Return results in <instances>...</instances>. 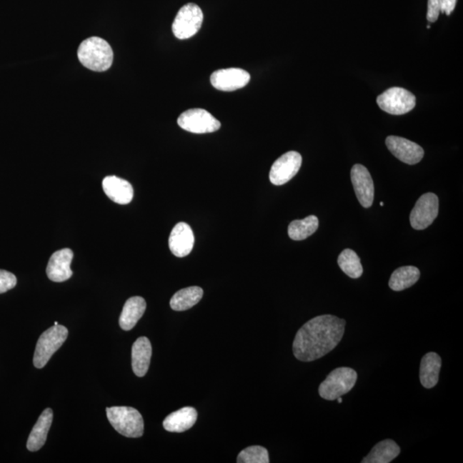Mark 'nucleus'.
<instances>
[{
	"mask_svg": "<svg viewBox=\"0 0 463 463\" xmlns=\"http://www.w3.org/2000/svg\"><path fill=\"white\" fill-rule=\"evenodd\" d=\"M346 321L333 315H321L307 322L296 334L293 343L295 358L314 362L329 353L342 341Z\"/></svg>",
	"mask_w": 463,
	"mask_h": 463,
	"instance_id": "obj_1",
	"label": "nucleus"
},
{
	"mask_svg": "<svg viewBox=\"0 0 463 463\" xmlns=\"http://www.w3.org/2000/svg\"><path fill=\"white\" fill-rule=\"evenodd\" d=\"M77 57L89 70L105 71L114 61V51L111 46L100 37H90L81 43Z\"/></svg>",
	"mask_w": 463,
	"mask_h": 463,
	"instance_id": "obj_2",
	"label": "nucleus"
},
{
	"mask_svg": "<svg viewBox=\"0 0 463 463\" xmlns=\"http://www.w3.org/2000/svg\"><path fill=\"white\" fill-rule=\"evenodd\" d=\"M106 415L111 426L120 434L127 437H140L144 434V423L139 411L131 407H107Z\"/></svg>",
	"mask_w": 463,
	"mask_h": 463,
	"instance_id": "obj_3",
	"label": "nucleus"
},
{
	"mask_svg": "<svg viewBox=\"0 0 463 463\" xmlns=\"http://www.w3.org/2000/svg\"><path fill=\"white\" fill-rule=\"evenodd\" d=\"M358 375L354 369L340 367L334 369L319 386L320 397L334 401L349 393L357 381Z\"/></svg>",
	"mask_w": 463,
	"mask_h": 463,
	"instance_id": "obj_4",
	"label": "nucleus"
},
{
	"mask_svg": "<svg viewBox=\"0 0 463 463\" xmlns=\"http://www.w3.org/2000/svg\"><path fill=\"white\" fill-rule=\"evenodd\" d=\"M68 337V329L63 325H54L46 329L37 342L34 355V366L43 368L51 356L60 349Z\"/></svg>",
	"mask_w": 463,
	"mask_h": 463,
	"instance_id": "obj_5",
	"label": "nucleus"
},
{
	"mask_svg": "<svg viewBox=\"0 0 463 463\" xmlns=\"http://www.w3.org/2000/svg\"><path fill=\"white\" fill-rule=\"evenodd\" d=\"M204 14L196 4L189 3L184 6L176 15L171 29L179 40L194 36L203 24Z\"/></svg>",
	"mask_w": 463,
	"mask_h": 463,
	"instance_id": "obj_6",
	"label": "nucleus"
},
{
	"mask_svg": "<svg viewBox=\"0 0 463 463\" xmlns=\"http://www.w3.org/2000/svg\"><path fill=\"white\" fill-rule=\"evenodd\" d=\"M377 105L386 113L402 115L414 109L416 98L414 94L405 89L390 88L377 98Z\"/></svg>",
	"mask_w": 463,
	"mask_h": 463,
	"instance_id": "obj_7",
	"label": "nucleus"
},
{
	"mask_svg": "<svg viewBox=\"0 0 463 463\" xmlns=\"http://www.w3.org/2000/svg\"><path fill=\"white\" fill-rule=\"evenodd\" d=\"M178 124L184 131L196 134L214 132L221 128V122L208 111L201 109L184 111L178 119Z\"/></svg>",
	"mask_w": 463,
	"mask_h": 463,
	"instance_id": "obj_8",
	"label": "nucleus"
},
{
	"mask_svg": "<svg viewBox=\"0 0 463 463\" xmlns=\"http://www.w3.org/2000/svg\"><path fill=\"white\" fill-rule=\"evenodd\" d=\"M439 197L434 193H426L419 197L410 214L412 227L423 230L432 224L439 214Z\"/></svg>",
	"mask_w": 463,
	"mask_h": 463,
	"instance_id": "obj_9",
	"label": "nucleus"
},
{
	"mask_svg": "<svg viewBox=\"0 0 463 463\" xmlns=\"http://www.w3.org/2000/svg\"><path fill=\"white\" fill-rule=\"evenodd\" d=\"M302 164V156L298 152L289 151L278 158L269 171V179L274 186H282L298 174Z\"/></svg>",
	"mask_w": 463,
	"mask_h": 463,
	"instance_id": "obj_10",
	"label": "nucleus"
},
{
	"mask_svg": "<svg viewBox=\"0 0 463 463\" xmlns=\"http://www.w3.org/2000/svg\"><path fill=\"white\" fill-rule=\"evenodd\" d=\"M250 79V74L239 68L222 69L214 71L210 76L213 87L226 92L246 87Z\"/></svg>",
	"mask_w": 463,
	"mask_h": 463,
	"instance_id": "obj_11",
	"label": "nucleus"
},
{
	"mask_svg": "<svg viewBox=\"0 0 463 463\" xmlns=\"http://www.w3.org/2000/svg\"><path fill=\"white\" fill-rule=\"evenodd\" d=\"M385 143L389 151L406 164L415 165L422 160L424 149L414 141L400 136H389Z\"/></svg>",
	"mask_w": 463,
	"mask_h": 463,
	"instance_id": "obj_12",
	"label": "nucleus"
},
{
	"mask_svg": "<svg viewBox=\"0 0 463 463\" xmlns=\"http://www.w3.org/2000/svg\"><path fill=\"white\" fill-rule=\"evenodd\" d=\"M351 180L360 204L364 208L371 207L374 200V184L367 167L354 165L351 170Z\"/></svg>",
	"mask_w": 463,
	"mask_h": 463,
	"instance_id": "obj_13",
	"label": "nucleus"
},
{
	"mask_svg": "<svg viewBox=\"0 0 463 463\" xmlns=\"http://www.w3.org/2000/svg\"><path fill=\"white\" fill-rule=\"evenodd\" d=\"M73 259V252L71 249L64 248L55 252L50 257L46 267V274L51 281L63 282L72 277L71 264Z\"/></svg>",
	"mask_w": 463,
	"mask_h": 463,
	"instance_id": "obj_14",
	"label": "nucleus"
},
{
	"mask_svg": "<svg viewBox=\"0 0 463 463\" xmlns=\"http://www.w3.org/2000/svg\"><path fill=\"white\" fill-rule=\"evenodd\" d=\"M194 234L191 226L184 222L176 224L169 236V248L173 254L184 257L190 254L194 246Z\"/></svg>",
	"mask_w": 463,
	"mask_h": 463,
	"instance_id": "obj_15",
	"label": "nucleus"
},
{
	"mask_svg": "<svg viewBox=\"0 0 463 463\" xmlns=\"http://www.w3.org/2000/svg\"><path fill=\"white\" fill-rule=\"evenodd\" d=\"M102 188L105 194L119 204H130L134 195L131 184L127 180L116 176H107L103 179Z\"/></svg>",
	"mask_w": 463,
	"mask_h": 463,
	"instance_id": "obj_16",
	"label": "nucleus"
},
{
	"mask_svg": "<svg viewBox=\"0 0 463 463\" xmlns=\"http://www.w3.org/2000/svg\"><path fill=\"white\" fill-rule=\"evenodd\" d=\"M152 356V347L149 339L141 337L137 339L132 346V370L137 377H144L149 367Z\"/></svg>",
	"mask_w": 463,
	"mask_h": 463,
	"instance_id": "obj_17",
	"label": "nucleus"
},
{
	"mask_svg": "<svg viewBox=\"0 0 463 463\" xmlns=\"http://www.w3.org/2000/svg\"><path fill=\"white\" fill-rule=\"evenodd\" d=\"M196 419L197 412L194 407H183L167 416L163 422V427L170 432H184L194 426Z\"/></svg>",
	"mask_w": 463,
	"mask_h": 463,
	"instance_id": "obj_18",
	"label": "nucleus"
},
{
	"mask_svg": "<svg viewBox=\"0 0 463 463\" xmlns=\"http://www.w3.org/2000/svg\"><path fill=\"white\" fill-rule=\"evenodd\" d=\"M53 410L51 409H46L42 412L29 437L27 448L29 452H37L45 444L51 422H53Z\"/></svg>",
	"mask_w": 463,
	"mask_h": 463,
	"instance_id": "obj_19",
	"label": "nucleus"
},
{
	"mask_svg": "<svg viewBox=\"0 0 463 463\" xmlns=\"http://www.w3.org/2000/svg\"><path fill=\"white\" fill-rule=\"evenodd\" d=\"M442 359L436 353H428L424 356L420 363L419 380L426 389L435 387L439 379Z\"/></svg>",
	"mask_w": 463,
	"mask_h": 463,
	"instance_id": "obj_20",
	"label": "nucleus"
},
{
	"mask_svg": "<svg viewBox=\"0 0 463 463\" xmlns=\"http://www.w3.org/2000/svg\"><path fill=\"white\" fill-rule=\"evenodd\" d=\"M145 299L135 296L126 300L119 317V325L122 329L129 332L135 327L146 310Z\"/></svg>",
	"mask_w": 463,
	"mask_h": 463,
	"instance_id": "obj_21",
	"label": "nucleus"
},
{
	"mask_svg": "<svg viewBox=\"0 0 463 463\" xmlns=\"http://www.w3.org/2000/svg\"><path fill=\"white\" fill-rule=\"evenodd\" d=\"M401 449L396 442L385 439L379 442L362 460V463H389L399 456Z\"/></svg>",
	"mask_w": 463,
	"mask_h": 463,
	"instance_id": "obj_22",
	"label": "nucleus"
},
{
	"mask_svg": "<svg viewBox=\"0 0 463 463\" xmlns=\"http://www.w3.org/2000/svg\"><path fill=\"white\" fill-rule=\"evenodd\" d=\"M203 295L204 291L199 287H186L174 294L170 300V307L174 311H186L196 306Z\"/></svg>",
	"mask_w": 463,
	"mask_h": 463,
	"instance_id": "obj_23",
	"label": "nucleus"
},
{
	"mask_svg": "<svg viewBox=\"0 0 463 463\" xmlns=\"http://www.w3.org/2000/svg\"><path fill=\"white\" fill-rule=\"evenodd\" d=\"M420 272L414 266H403L394 270L390 277L389 286L394 291H402L419 281Z\"/></svg>",
	"mask_w": 463,
	"mask_h": 463,
	"instance_id": "obj_24",
	"label": "nucleus"
},
{
	"mask_svg": "<svg viewBox=\"0 0 463 463\" xmlns=\"http://www.w3.org/2000/svg\"><path fill=\"white\" fill-rule=\"evenodd\" d=\"M319 229V219L315 216H307L303 220L292 221L289 226L290 239L299 242L310 237Z\"/></svg>",
	"mask_w": 463,
	"mask_h": 463,
	"instance_id": "obj_25",
	"label": "nucleus"
},
{
	"mask_svg": "<svg viewBox=\"0 0 463 463\" xmlns=\"http://www.w3.org/2000/svg\"><path fill=\"white\" fill-rule=\"evenodd\" d=\"M338 264L347 276L358 279L362 276L363 267L357 253L350 249L342 251L338 257Z\"/></svg>",
	"mask_w": 463,
	"mask_h": 463,
	"instance_id": "obj_26",
	"label": "nucleus"
},
{
	"mask_svg": "<svg viewBox=\"0 0 463 463\" xmlns=\"http://www.w3.org/2000/svg\"><path fill=\"white\" fill-rule=\"evenodd\" d=\"M238 463H269L268 450L262 446H250L242 450L237 458Z\"/></svg>",
	"mask_w": 463,
	"mask_h": 463,
	"instance_id": "obj_27",
	"label": "nucleus"
},
{
	"mask_svg": "<svg viewBox=\"0 0 463 463\" xmlns=\"http://www.w3.org/2000/svg\"><path fill=\"white\" fill-rule=\"evenodd\" d=\"M16 285V277L6 270L0 269V294L6 293Z\"/></svg>",
	"mask_w": 463,
	"mask_h": 463,
	"instance_id": "obj_28",
	"label": "nucleus"
},
{
	"mask_svg": "<svg viewBox=\"0 0 463 463\" xmlns=\"http://www.w3.org/2000/svg\"><path fill=\"white\" fill-rule=\"evenodd\" d=\"M441 10V0H428L427 19L434 23L439 19Z\"/></svg>",
	"mask_w": 463,
	"mask_h": 463,
	"instance_id": "obj_29",
	"label": "nucleus"
},
{
	"mask_svg": "<svg viewBox=\"0 0 463 463\" xmlns=\"http://www.w3.org/2000/svg\"><path fill=\"white\" fill-rule=\"evenodd\" d=\"M457 0H441V13L449 16L456 8Z\"/></svg>",
	"mask_w": 463,
	"mask_h": 463,
	"instance_id": "obj_30",
	"label": "nucleus"
},
{
	"mask_svg": "<svg viewBox=\"0 0 463 463\" xmlns=\"http://www.w3.org/2000/svg\"><path fill=\"white\" fill-rule=\"evenodd\" d=\"M337 402H338L339 403H342V397H338V398L337 399Z\"/></svg>",
	"mask_w": 463,
	"mask_h": 463,
	"instance_id": "obj_31",
	"label": "nucleus"
},
{
	"mask_svg": "<svg viewBox=\"0 0 463 463\" xmlns=\"http://www.w3.org/2000/svg\"><path fill=\"white\" fill-rule=\"evenodd\" d=\"M380 205H381V206H384V203H383V201H381Z\"/></svg>",
	"mask_w": 463,
	"mask_h": 463,
	"instance_id": "obj_32",
	"label": "nucleus"
},
{
	"mask_svg": "<svg viewBox=\"0 0 463 463\" xmlns=\"http://www.w3.org/2000/svg\"><path fill=\"white\" fill-rule=\"evenodd\" d=\"M54 325H59L58 322H55Z\"/></svg>",
	"mask_w": 463,
	"mask_h": 463,
	"instance_id": "obj_33",
	"label": "nucleus"
}]
</instances>
